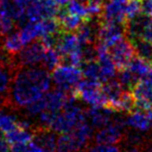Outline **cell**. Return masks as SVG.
<instances>
[{
    "mask_svg": "<svg viewBox=\"0 0 152 152\" xmlns=\"http://www.w3.org/2000/svg\"><path fill=\"white\" fill-rule=\"evenodd\" d=\"M52 77L42 66H20L16 69L6 106L15 110L26 107L42 98L51 89Z\"/></svg>",
    "mask_w": 152,
    "mask_h": 152,
    "instance_id": "cell-1",
    "label": "cell"
},
{
    "mask_svg": "<svg viewBox=\"0 0 152 152\" xmlns=\"http://www.w3.org/2000/svg\"><path fill=\"white\" fill-rule=\"evenodd\" d=\"M93 136L94 128L85 119L72 132L59 134L57 152H81L88 146Z\"/></svg>",
    "mask_w": 152,
    "mask_h": 152,
    "instance_id": "cell-2",
    "label": "cell"
},
{
    "mask_svg": "<svg viewBox=\"0 0 152 152\" xmlns=\"http://www.w3.org/2000/svg\"><path fill=\"white\" fill-rule=\"evenodd\" d=\"M83 120H85L84 110L75 102L74 97H70L65 106L56 114L49 129L57 134H66L72 132Z\"/></svg>",
    "mask_w": 152,
    "mask_h": 152,
    "instance_id": "cell-3",
    "label": "cell"
},
{
    "mask_svg": "<svg viewBox=\"0 0 152 152\" xmlns=\"http://www.w3.org/2000/svg\"><path fill=\"white\" fill-rule=\"evenodd\" d=\"M64 63L80 66L84 62L83 58V45L81 44L77 33L65 32L60 33L58 42L55 47Z\"/></svg>",
    "mask_w": 152,
    "mask_h": 152,
    "instance_id": "cell-4",
    "label": "cell"
},
{
    "mask_svg": "<svg viewBox=\"0 0 152 152\" xmlns=\"http://www.w3.org/2000/svg\"><path fill=\"white\" fill-rule=\"evenodd\" d=\"M52 83L63 91L68 93L74 92L77 85L81 82L83 76L79 66L69 63L59 64L52 74Z\"/></svg>",
    "mask_w": 152,
    "mask_h": 152,
    "instance_id": "cell-5",
    "label": "cell"
},
{
    "mask_svg": "<svg viewBox=\"0 0 152 152\" xmlns=\"http://www.w3.org/2000/svg\"><path fill=\"white\" fill-rule=\"evenodd\" d=\"M74 93L89 107L107 106L106 96H104L102 86L100 82L91 80H81L77 85Z\"/></svg>",
    "mask_w": 152,
    "mask_h": 152,
    "instance_id": "cell-6",
    "label": "cell"
},
{
    "mask_svg": "<svg viewBox=\"0 0 152 152\" xmlns=\"http://www.w3.org/2000/svg\"><path fill=\"white\" fill-rule=\"evenodd\" d=\"M46 49L47 48L42 45L40 39L32 40L25 45L20 50V52L15 55V62L18 65V67L20 66H27V67L39 66L42 65Z\"/></svg>",
    "mask_w": 152,
    "mask_h": 152,
    "instance_id": "cell-7",
    "label": "cell"
},
{
    "mask_svg": "<svg viewBox=\"0 0 152 152\" xmlns=\"http://www.w3.org/2000/svg\"><path fill=\"white\" fill-rule=\"evenodd\" d=\"M125 120L121 117L115 116L112 121L96 130L94 134L95 142L117 144L119 141L123 139L125 134Z\"/></svg>",
    "mask_w": 152,
    "mask_h": 152,
    "instance_id": "cell-8",
    "label": "cell"
},
{
    "mask_svg": "<svg viewBox=\"0 0 152 152\" xmlns=\"http://www.w3.org/2000/svg\"><path fill=\"white\" fill-rule=\"evenodd\" d=\"M108 52L110 56L112 57L113 61L115 62L116 66L118 67V69L127 65L136 55L132 42L128 38L124 37H122L115 44H113L108 49Z\"/></svg>",
    "mask_w": 152,
    "mask_h": 152,
    "instance_id": "cell-9",
    "label": "cell"
},
{
    "mask_svg": "<svg viewBox=\"0 0 152 152\" xmlns=\"http://www.w3.org/2000/svg\"><path fill=\"white\" fill-rule=\"evenodd\" d=\"M127 3L128 0H106L100 12L102 22L125 24L127 21Z\"/></svg>",
    "mask_w": 152,
    "mask_h": 152,
    "instance_id": "cell-10",
    "label": "cell"
},
{
    "mask_svg": "<svg viewBox=\"0 0 152 152\" xmlns=\"http://www.w3.org/2000/svg\"><path fill=\"white\" fill-rule=\"evenodd\" d=\"M125 35V24L113 22H102L98 31L97 44L109 49Z\"/></svg>",
    "mask_w": 152,
    "mask_h": 152,
    "instance_id": "cell-11",
    "label": "cell"
},
{
    "mask_svg": "<svg viewBox=\"0 0 152 152\" xmlns=\"http://www.w3.org/2000/svg\"><path fill=\"white\" fill-rule=\"evenodd\" d=\"M96 50H97L96 61L99 65L100 70V83H106L115 79L117 76L118 67L109 54L108 49L96 42Z\"/></svg>",
    "mask_w": 152,
    "mask_h": 152,
    "instance_id": "cell-12",
    "label": "cell"
},
{
    "mask_svg": "<svg viewBox=\"0 0 152 152\" xmlns=\"http://www.w3.org/2000/svg\"><path fill=\"white\" fill-rule=\"evenodd\" d=\"M115 112L116 111L111 107H90V109L85 112V119L94 129H98L114 119L116 116Z\"/></svg>",
    "mask_w": 152,
    "mask_h": 152,
    "instance_id": "cell-13",
    "label": "cell"
},
{
    "mask_svg": "<svg viewBox=\"0 0 152 152\" xmlns=\"http://www.w3.org/2000/svg\"><path fill=\"white\" fill-rule=\"evenodd\" d=\"M124 120H125L126 127L139 134H145L150 132L152 128L150 115L142 109L132 110L128 113L126 118H124Z\"/></svg>",
    "mask_w": 152,
    "mask_h": 152,
    "instance_id": "cell-14",
    "label": "cell"
},
{
    "mask_svg": "<svg viewBox=\"0 0 152 152\" xmlns=\"http://www.w3.org/2000/svg\"><path fill=\"white\" fill-rule=\"evenodd\" d=\"M102 21L98 17H90L86 19L77 29V35L82 45H95L97 42L98 31Z\"/></svg>",
    "mask_w": 152,
    "mask_h": 152,
    "instance_id": "cell-15",
    "label": "cell"
},
{
    "mask_svg": "<svg viewBox=\"0 0 152 152\" xmlns=\"http://www.w3.org/2000/svg\"><path fill=\"white\" fill-rule=\"evenodd\" d=\"M17 68L18 65L15 62L0 65V106L2 107L7 104L8 94Z\"/></svg>",
    "mask_w": 152,
    "mask_h": 152,
    "instance_id": "cell-16",
    "label": "cell"
},
{
    "mask_svg": "<svg viewBox=\"0 0 152 152\" xmlns=\"http://www.w3.org/2000/svg\"><path fill=\"white\" fill-rule=\"evenodd\" d=\"M134 104L142 110L152 109V87L143 79L132 88Z\"/></svg>",
    "mask_w": 152,
    "mask_h": 152,
    "instance_id": "cell-17",
    "label": "cell"
},
{
    "mask_svg": "<svg viewBox=\"0 0 152 152\" xmlns=\"http://www.w3.org/2000/svg\"><path fill=\"white\" fill-rule=\"evenodd\" d=\"M58 134L49 128H37L34 132L33 141L45 152H57Z\"/></svg>",
    "mask_w": 152,
    "mask_h": 152,
    "instance_id": "cell-18",
    "label": "cell"
},
{
    "mask_svg": "<svg viewBox=\"0 0 152 152\" xmlns=\"http://www.w3.org/2000/svg\"><path fill=\"white\" fill-rule=\"evenodd\" d=\"M147 20H148V16L141 14L125 23V35L132 42L142 38Z\"/></svg>",
    "mask_w": 152,
    "mask_h": 152,
    "instance_id": "cell-19",
    "label": "cell"
},
{
    "mask_svg": "<svg viewBox=\"0 0 152 152\" xmlns=\"http://www.w3.org/2000/svg\"><path fill=\"white\" fill-rule=\"evenodd\" d=\"M102 90H104V96H106L107 106H110L111 108L116 111V107L120 100L122 94L126 90H124L120 83L115 79L104 83Z\"/></svg>",
    "mask_w": 152,
    "mask_h": 152,
    "instance_id": "cell-20",
    "label": "cell"
},
{
    "mask_svg": "<svg viewBox=\"0 0 152 152\" xmlns=\"http://www.w3.org/2000/svg\"><path fill=\"white\" fill-rule=\"evenodd\" d=\"M56 19L58 20L60 29L62 31H65V32L77 31V29L85 21L82 18H80V17L75 16V15L68 12L65 10V7H62L61 10H58Z\"/></svg>",
    "mask_w": 152,
    "mask_h": 152,
    "instance_id": "cell-21",
    "label": "cell"
},
{
    "mask_svg": "<svg viewBox=\"0 0 152 152\" xmlns=\"http://www.w3.org/2000/svg\"><path fill=\"white\" fill-rule=\"evenodd\" d=\"M0 45L6 52H8L10 55H14V56L17 53L20 52L21 49L24 47L19 31H12L6 35L2 36L1 40H0Z\"/></svg>",
    "mask_w": 152,
    "mask_h": 152,
    "instance_id": "cell-22",
    "label": "cell"
},
{
    "mask_svg": "<svg viewBox=\"0 0 152 152\" xmlns=\"http://www.w3.org/2000/svg\"><path fill=\"white\" fill-rule=\"evenodd\" d=\"M33 129H28V128L21 127V126H17L12 130L8 132L5 134V139L10 145L14 144H23V143H29L33 141L34 137Z\"/></svg>",
    "mask_w": 152,
    "mask_h": 152,
    "instance_id": "cell-23",
    "label": "cell"
},
{
    "mask_svg": "<svg viewBox=\"0 0 152 152\" xmlns=\"http://www.w3.org/2000/svg\"><path fill=\"white\" fill-rule=\"evenodd\" d=\"M124 67L127 68L128 72L134 76V78L138 82H140L141 80H143L147 76L151 66H150V62L144 60V59L140 58V57H137V58L134 57L129 61V63L126 66H124Z\"/></svg>",
    "mask_w": 152,
    "mask_h": 152,
    "instance_id": "cell-24",
    "label": "cell"
},
{
    "mask_svg": "<svg viewBox=\"0 0 152 152\" xmlns=\"http://www.w3.org/2000/svg\"><path fill=\"white\" fill-rule=\"evenodd\" d=\"M19 118L15 113H12L10 110L1 109L0 110V132L4 134L12 130L19 125Z\"/></svg>",
    "mask_w": 152,
    "mask_h": 152,
    "instance_id": "cell-25",
    "label": "cell"
},
{
    "mask_svg": "<svg viewBox=\"0 0 152 152\" xmlns=\"http://www.w3.org/2000/svg\"><path fill=\"white\" fill-rule=\"evenodd\" d=\"M81 72H82V76L87 80L91 81H97L100 82V70L99 65H98L96 59L93 60L84 61L81 64Z\"/></svg>",
    "mask_w": 152,
    "mask_h": 152,
    "instance_id": "cell-26",
    "label": "cell"
},
{
    "mask_svg": "<svg viewBox=\"0 0 152 152\" xmlns=\"http://www.w3.org/2000/svg\"><path fill=\"white\" fill-rule=\"evenodd\" d=\"M60 62L61 57L59 55L58 51L55 48H47L46 51H45L44 58H42L40 66L48 69L49 72H53L60 64Z\"/></svg>",
    "mask_w": 152,
    "mask_h": 152,
    "instance_id": "cell-27",
    "label": "cell"
},
{
    "mask_svg": "<svg viewBox=\"0 0 152 152\" xmlns=\"http://www.w3.org/2000/svg\"><path fill=\"white\" fill-rule=\"evenodd\" d=\"M136 55L144 60L152 62V42L145 38H140L132 42Z\"/></svg>",
    "mask_w": 152,
    "mask_h": 152,
    "instance_id": "cell-28",
    "label": "cell"
},
{
    "mask_svg": "<svg viewBox=\"0 0 152 152\" xmlns=\"http://www.w3.org/2000/svg\"><path fill=\"white\" fill-rule=\"evenodd\" d=\"M64 7H65V10L68 12L75 15V16L80 17L83 20L90 18L89 17V10L87 3H83V2L78 1V0H70Z\"/></svg>",
    "mask_w": 152,
    "mask_h": 152,
    "instance_id": "cell-29",
    "label": "cell"
},
{
    "mask_svg": "<svg viewBox=\"0 0 152 152\" xmlns=\"http://www.w3.org/2000/svg\"><path fill=\"white\" fill-rule=\"evenodd\" d=\"M134 99L132 97V94L128 93L127 91H124V93L122 94L120 100H119L118 104L116 107V111L119 112H130L134 109Z\"/></svg>",
    "mask_w": 152,
    "mask_h": 152,
    "instance_id": "cell-30",
    "label": "cell"
},
{
    "mask_svg": "<svg viewBox=\"0 0 152 152\" xmlns=\"http://www.w3.org/2000/svg\"><path fill=\"white\" fill-rule=\"evenodd\" d=\"M16 27V21L0 12V37L12 32Z\"/></svg>",
    "mask_w": 152,
    "mask_h": 152,
    "instance_id": "cell-31",
    "label": "cell"
},
{
    "mask_svg": "<svg viewBox=\"0 0 152 152\" xmlns=\"http://www.w3.org/2000/svg\"><path fill=\"white\" fill-rule=\"evenodd\" d=\"M87 152H122L121 148L116 144H107V143H97L92 145L87 149Z\"/></svg>",
    "mask_w": 152,
    "mask_h": 152,
    "instance_id": "cell-32",
    "label": "cell"
},
{
    "mask_svg": "<svg viewBox=\"0 0 152 152\" xmlns=\"http://www.w3.org/2000/svg\"><path fill=\"white\" fill-rule=\"evenodd\" d=\"M142 14V0H128L126 17L127 21Z\"/></svg>",
    "mask_w": 152,
    "mask_h": 152,
    "instance_id": "cell-33",
    "label": "cell"
},
{
    "mask_svg": "<svg viewBox=\"0 0 152 152\" xmlns=\"http://www.w3.org/2000/svg\"><path fill=\"white\" fill-rule=\"evenodd\" d=\"M31 142L10 145V152H31Z\"/></svg>",
    "mask_w": 152,
    "mask_h": 152,
    "instance_id": "cell-34",
    "label": "cell"
},
{
    "mask_svg": "<svg viewBox=\"0 0 152 152\" xmlns=\"http://www.w3.org/2000/svg\"><path fill=\"white\" fill-rule=\"evenodd\" d=\"M142 38H145L152 42V17H148V20H147L144 31H143Z\"/></svg>",
    "mask_w": 152,
    "mask_h": 152,
    "instance_id": "cell-35",
    "label": "cell"
},
{
    "mask_svg": "<svg viewBox=\"0 0 152 152\" xmlns=\"http://www.w3.org/2000/svg\"><path fill=\"white\" fill-rule=\"evenodd\" d=\"M142 14L152 17V0H142Z\"/></svg>",
    "mask_w": 152,
    "mask_h": 152,
    "instance_id": "cell-36",
    "label": "cell"
},
{
    "mask_svg": "<svg viewBox=\"0 0 152 152\" xmlns=\"http://www.w3.org/2000/svg\"><path fill=\"white\" fill-rule=\"evenodd\" d=\"M122 152H143V151H142V149H141V146L127 144L126 148L124 149V151H122Z\"/></svg>",
    "mask_w": 152,
    "mask_h": 152,
    "instance_id": "cell-37",
    "label": "cell"
},
{
    "mask_svg": "<svg viewBox=\"0 0 152 152\" xmlns=\"http://www.w3.org/2000/svg\"><path fill=\"white\" fill-rule=\"evenodd\" d=\"M106 2V0H88L87 4L90 6H95V7H102L104 3Z\"/></svg>",
    "mask_w": 152,
    "mask_h": 152,
    "instance_id": "cell-38",
    "label": "cell"
},
{
    "mask_svg": "<svg viewBox=\"0 0 152 152\" xmlns=\"http://www.w3.org/2000/svg\"><path fill=\"white\" fill-rule=\"evenodd\" d=\"M31 152H45L34 141L31 142Z\"/></svg>",
    "mask_w": 152,
    "mask_h": 152,
    "instance_id": "cell-39",
    "label": "cell"
},
{
    "mask_svg": "<svg viewBox=\"0 0 152 152\" xmlns=\"http://www.w3.org/2000/svg\"><path fill=\"white\" fill-rule=\"evenodd\" d=\"M144 80L152 87V67L150 68V70H149L148 74H147V76L144 78Z\"/></svg>",
    "mask_w": 152,
    "mask_h": 152,
    "instance_id": "cell-40",
    "label": "cell"
},
{
    "mask_svg": "<svg viewBox=\"0 0 152 152\" xmlns=\"http://www.w3.org/2000/svg\"><path fill=\"white\" fill-rule=\"evenodd\" d=\"M53 1H54L55 3L59 6V7H64V6H65L66 4L70 1V0H53Z\"/></svg>",
    "mask_w": 152,
    "mask_h": 152,
    "instance_id": "cell-41",
    "label": "cell"
},
{
    "mask_svg": "<svg viewBox=\"0 0 152 152\" xmlns=\"http://www.w3.org/2000/svg\"><path fill=\"white\" fill-rule=\"evenodd\" d=\"M147 152H152V143L150 144V146H149V148H148V151Z\"/></svg>",
    "mask_w": 152,
    "mask_h": 152,
    "instance_id": "cell-42",
    "label": "cell"
},
{
    "mask_svg": "<svg viewBox=\"0 0 152 152\" xmlns=\"http://www.w3.org/2000/svg\"><path fill=\"white\" fill-rule=\"evenodd\" d=\"M78 1H81V2H83V3H87L88 0H78Z\"/></svg>",
    "mask_w": 152,
    "mask_h": 152,
    "instance_id": "cell-43",
    "label": "cell"
},
{
    "mask_svg": "<svg viewBox=\"0 0 152 152\" xmlns=\"http://www.w3.org/2000/svg\"><path fill=\"white\" fill-rule=\"evenodd\" d=\"M149 115H150V118H151V123H152V111L150 113H149Z\"/></svg>",
    "mask_w": 152,
    "mask_h": 152,
    "instance_id": "cell-44",
    "label": "cell"
},
{
    "mask_svg": "<svg viewBox=\"0 0 152 152\" xmlns=\"http://www.w3.org/2000/svg\"><path fill=\"white\" fill-rule=\"evenodd\" d=\"M0 40H1V37H0Z\"/></svg>",
    "mask_w": 152,
    "mask_h": 152,
    "instance_id": "cell-45",
    "label": "cell"
}]
</instances>
